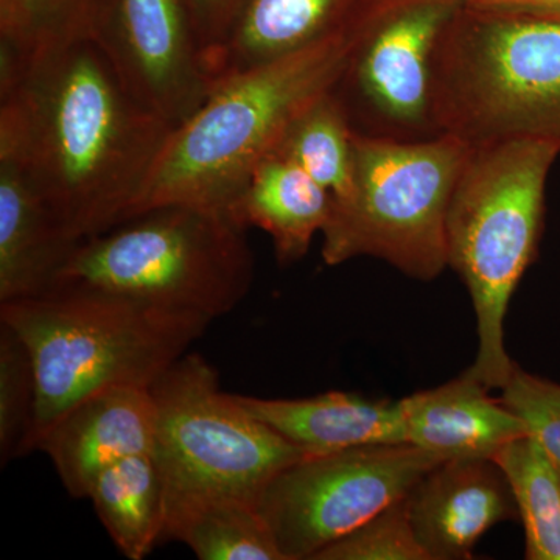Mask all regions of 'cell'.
I'll return each instance as SVG.
<instances>
[{
  "mask_svg": "<svg viewBox=\"0 0 560 560\" xmlns=\"http://www.w3.org/2000/svg\"><path fill=\"white\" fill-rule=\"evenodd\" d=\"M173 128L91 38L28 55L0 92V151L77 242L131 219Z\"/></svg>",
  "mask_w": 560,
  "mask_h": 560,
  "instance_id": "obj_1",
  "label": "cell"
},
{
  "mask_svg": "<svg viewBox=\"0 0 560 560\" xmlns=\"http://www.w3.org/2000/svg\"><path fill=\"white\" fill-rule=\"evenodd\" d=\"M400 0L359 9L311 46L221 81L173 128L135 213L164 205L230 213L250 173L308 106L335 92L374 31Z\"/></svg>",
  "mask_w": 560,
  "mask_h": 560,
  "instance_id": "obj_2",
  "label": "cell"
},
{
  "mask_svg": "<svg viewBox=\"0 0 560 560\" xmlns=\"http://www.w3.org/2000/svg\"><path fill=\"white\" fill-rule=\"evenodd\" d=\"M0 320L20 335L35 364L38 400L24 455L38 451L47 430L92 394L151 388L212 323L197 313L79 289L3 302Z\"/></svg>",
  "mask_w": 560,
  "mask_h": 560,
  "instance_id": "obj_3",
  "label": "cell"
},
{
  "mask_svg": "<svg viewBox=\"0 0 560 560\" xmlns=\"http://www.w3.org/2000/svg\"><path fill=\"white\" fill-rule=\"evenodd\" d=\"M433 135L471 149L529 139L560 149V20L459 5L431 65Z\"/></svg>",
  "mask_w": 560,
  "mask_h": 560,
  "instance_id": "obj_4",
  "label": "cell"
},
{
  "mask_svg": "<svg viewBox=\"0 0 560 560\" xmlns=\"http://www.w3.org/2000/svg\"><path fill=\"white\" fill-rule=\"evenodd\" d=\"M560 149L517 139L471 149L447 215L448 267L458 272L477 315V360L467 370L500 389L514 361L504 346L512 294L537 256L545 189Z\"/></svg>",
  "mask_w": 560,
  "mask_h": 560,
  "instance_id": "obj_5",
  "label": "cell"
},
{
  "mask_svg": "<svg viewBox=\"0 0 560 560\" xmlns=\"http://www.w3.org/2000/svg\"><path fill=\"white\" fill-rule=\"evenodd\" d=\"M245 232L223 210L156 206L80 242L51 290L102 291L215 320L253 285Z\"/></svg>",
  "mask_w": 560,
  "mask_h": 560,
  "instance_id": "obj_6",
  "label": "cell"
},
{
  "mask_svg": "<svg viewBox=\"0 0 560 560\" xmlns=\"http://www.w3.org/2000/svg\"><path fill=\"white\" fill-rule=\"evenodd\" d=\"M471 147L451 135L425 139L353 132L349 197L331 205L323 234L329 267L374 257L430 282L448 268L447 215Z\"/></svg>",
  "mask_w": 560,
  "mask_h": 560,
  "instance_id": "obj_7",
  "label": "cell"
},
{
  "mask_svg": "<svg viewBox=\"0 0 560 560\" xmlns=\"http://www.w3.org/2000/svg\"><path fill=\"white\" fill-rule=\"evenodd\" d=\"M153 455L165 510L179 501L235 497L257 503L272 478L305 453L243 410L219 372L187 352L151 385Z\"/></svg>",
  "mask_w": 560,
  "mask_h": 560,
  "instance_id": "obj_8",
  "label": "cell"
},
{
  "mask_svg": "<svg viewBox=\"0 0 560 560\" xmlns=\"http://www.w3.org/2000/svg\"><path fill=\"white\" fill-rule=\"evenodd\" d=\"M441 463L408 442L305 455L272 478L257 508L283 559L316 560Z\"/></svg>",
  "mask_w": 560,
  "mask_h": 560,
  "instance_id": "obj_9",
  "label": "cell"
},
{
  "mask_svg": "<svg viewBox=\"0 0 560 560\" xmlns=\"http://www.w3.org/2000/svg\"><path fill=\"white\" fill-rule=\"evenodd\" d=\"M91 39L128 91L172 127L213 91L187 0H101Z\"/></svg>",
  "mask_w": 560,
  "mask_h": 560,
  "instance_id": "obj_10",
  "label": "cell"
},
{
  "mask_svg": "<svg viewBox=\"0 0 560 560\" xmlns=\"http://www.w3.org/2000/svg\"><path fill=\"white\" fill-rule=\"evenodd\" d=\"M458 0H401L378 21L335 91L399 130L430 128L431 65Z\"/></svg>",
  "mask_w": 560,
  "mask_h": 560,
  "instance_id": "obj_11",
  "label": "cell"
},
{
  "mask_svg": "<svg viewBox=\"0 0 560 560\" xmlns=\"http://www.w3.org/2000/svg\"><path fill=\"white\" fill-rule=\"evenodd\" d=\"M420 547L430 560H466L499 523L517 521L510 482L493 459L442 460L407 495Z\"/></svg>",
  "mask_w": 560,
  "mask_h": 560,
  "instance_id": "obj_12",
  "label": "cell"
},
{
  "mask_svg": "<svg viewBox=\"0 0 560 560\" xmlns=\"http://www.w3.org/2000/svg\"><path fill=\"white\" fill-rule=\"evenodd\" d=\"M154 405L150 388L114 386L69 408L39 441L58 477L75 499H88L103 470L153 451Z\"/></svg>",
  "mask_w": 560,
  "mask_h": 560,
  "instance_id": "obj_13",
  "label": "cell"
},
{
  "mask_svg": "<svg viewBox=\"0 0 560 560\" xmlns=\"http://www.w3.org/2000/svg\"><path fill=\"white\" fill-rule=\"evenodd\" d=\"M490 390L466 371L399 400L408 444L441 460L495 458L504 445L528 433Z\"/></svg>",
  "mask_w": 560,
  "mask_h": 560,
  "instance_id": "obj_14",
  "label": "cell"
},
{
  "mask_svg": "<svg viewBox=\"0 0 560 560\" xmlns=\"http://www.w3.org/2000/svg\"><path fill=\"white\" fill-rule=\"evenodd\" d=\"M234 399L305 455L407 442L400 401L374 400L345 390L305 399H264L242 394H234Z\"/></svg>",
  "mask_w": 560,
  "mask_h": 560,
  "instance_id": "obj_15",
  "label": "cell"
},
{
  "mask_svg": "<svg viewBox=\"0 0 560 560\" xmlns=\"http://www.w3.org/2000/svg\"><path fill=\"white\" fill-rule=\"evenodd\" d=\"M79 245L51 215L20 162L0 151V304L49 293Z\"/></svg>",
  "mask_w": 560,
  "mask_h": 560,
  "instance_id": "obj_16",
  "label": "cell"
},
{
  "mask_svg": "<svg viewBox=\"0 0 560 560\" xmlns=\"http://www.w3.org/2000/svg\"><path fill=\"white\" fill-rule=\"evenodd\" d=\"M359 0H242L226 35L206 61L213 88L311 46L345 25Z\"/></svg>",
  "mask_w": 560,
  "mask_h": 560,
  "instance_id": "obj_17",
  "label": "cell"
},
{
  "mask_svg": "<svg viewBox=\"0 0 560 560\" xmlns=\"http://www.w3.org/2000/svg\"><path fill=\"white\" fill-rule=\"evenodd\" d=\"M331 198L300 164L271 151L250 173L230 215L270 235L280 265L301 260L329 221Z\"/></svg>",
  "mask_w": 560,
  "mask_h": 560,
  "instance_id": "obj_18",
  "label": "cell"
},
{
  "mask_svg": "<svg viewBox=\"0 0 560 560\" xmlns=\"http://www.w3.org/2000/svg\"><path fill=\"white\" fill-rule=\"evenodd\" d=\"M88 499L125 558L145 559L162 541L165 485L153 452L127 456L103 470Z\"/></svg>",
  "mask_w": 560,
  "mask_h": 560,
  "instance_id": "obj_19",
  "label": "cell"
},
{
  "mask_svg": "<svg viewBox=\"0 0 560 560\" xmlns=\"http://www.w3.org/2000/svg\"><path fill=\"white\" fill-rule=\"evenodd\" d=\"M168 540L187 545L201 560H285L257 503L235 497L171 504L162 533Z\"/></svg>",
  "mask_w": 560,
  "mask_h": 560,
  "instance_id": "obj_20",
  "label": "cell"
},
{
  "mask_svg": "<svg viewBox=\"0 0 560 560\" xmlns=\"http://www.w3.org/2000/svg\"><path fill=\"white\" fill-rule=\"evenodd\" d=\"M510 482L525 528L528 560H560V471L529 434L504 445L495 458Z\"/></svg>",
  "mask_w": 560,
  "mask_h": 560,
  "instance_id": "obj_21",
  "label": "cell"
},
{
  "mask_svg": "<svg viewBox=\"0 0 560 560\" xmlns=\"http://www.w3.org/2000/svg\"><path fill=\"white\" fill-rule=\"evenodd\" d=\"M353 132L345 103L337 92H330L296 117L272 151L300 164L335 205L346 200L352 189Z\"/></svg>",
  "mask_w": 560,
  "mask_h": 560,
  "instance_id": "obj_22",
  "label": "cell"
},
{
  "mask_svg": "<svg viewBox=\"0 0 560 560\" xmlns=\"http://www.w3.org/2000/svg\"><path fill=\"white\" fill-rule=\"evenodd\" d=\"M101 0H0V39L27 55L91 38Z\"/></svg>",
  "mask_w": 560,
  "mask_h": 560,
  "instance_id": "obj_23",
  "label": "cell"
},
{
  "mask_svg": "<svg viewBox=\"0 0 560 560\" xmlns=\"http://www.w3.org/2000/svg\"><path fill=\"white\" fill-rule=\"evenodd\" d=\"M38 386L32 353L20 335L0 320V459L24 456L35 420Z\"/></svg>",
  "mask_w": 560,
  "mask_h": 560,
  "instance_id": "obj_24",
  "label": "cell"
},
{
  "mask_svg": "<svg viewBox=\"0 0 560 560\" xmlns=\"http://www.w3.org/2000/svg\"><path fill=\"white\" fill-rule=\"evenodd\" d=\"M316 560H430L420 547L407 497L320 551Z\"/></svg>",
  "mask_w": 560,
  "mask_h": 560,
  "instance_id": "obj_25",
  "label": "cell"
},
{
  "mask_svg": "<svg viewBox=\"0 0 560 560\" xmlns=\"http://www.w3.org/2000/svg\"><path fill=\"white\" fill-rule=\"evenodd\" d=\"M500 399L539 442L560 471V385L523 371L514 363Z\"/></svg>",
  "mask_w": 560,
  "mask_h": 560,
  "instance_id": "obj_26",
  "label": "cell"
},
{
  "mask_svg": "<svg viewBox=\"0 0 560 560\" xmlns=\"http://www.w3.org/2000/svg\"><path fill=\"white\" fill-rule=\"evenodd\" d=\"M241 3L242 0H187L191 22L205 55V65L226 35Z\"/></svg>",
  "mask_w": 560,
  "mask_h": 560,
  "instance_id": "obj_27",
  "label": "cell"
},
{
  "mask_svg": "<svg viewBox=\"0 0 560 560\" xmlns=\"http://www.w3.org/2000/svg\"><path fill=\"white\" fill-rule=\"evenodd\" d=\"M458 2L475 10L534 14V16L560 20V0H458Z\"/></svg>",
  "mask_w": 560,
  "mask_h": 560,
  "instance_id": "obj_28",
  "label": "cell"
}]
</instances>
